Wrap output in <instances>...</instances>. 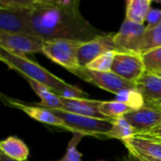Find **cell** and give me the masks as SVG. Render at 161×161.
<instances>
[{
	"label": "cell",
	"instance_id": "f546056e",
	"mask_svg": "<svg viewBox=\"0 0 161 161\" xmlns=\"http://www.w3.org/2000/svg\"><path fill=\"white\" fill-rule=\"evenodd\" d=\"M156 2H157V3H160L161 4V0H157Z\"/></svg>",
	"mask_w": 161,
	"mask_h": 161
},
{
	"label": "cell",
	"instance_id": "83f0119b",
	"mask_svg": "<svg viewBox=\"0 0 161 161\" xmlns=\"http://www.w3.org/2000/svg\"><path fill=\"white\" fill-rule=\"evenodd\" d=\"M122 161H141L140 159H138L135 156H133L132 154L128 153V156H126L125 158H124Z\"/></svg>",
	"mask_w": 161,
	"mask_h": 161
},
{
	"label": "cell",
	"instance_id": "484cf974",
	"mask_svg": "<svg viewBox=\"0 0 161 161\" xmlns=\"http://www.w3.org/2000/svg\"><path fill=\"white\" fill-rule=\"evenodd\" d=\"M132 154V153H130ZM133 156H135L138 159L141 161H161V158H153V157H148L145 155H142V154H132Z\"/></svg>",
	"mask_w": 161,
	"mask_h": 161
},
{
	"label": "cell",
	"instance_id": "30bf717a",
	"mask_svg": "<svg viewBox=\"0 0 161 161\" xmlns=\"http://www.w3.org/2000/svg\"><path fill=\"white\" fill-rule=\"evenodd\" d=\"M137 134H145L161 125V108L144 105L124 116Z\"/></svg>",
	"mask_w": 161,
	"mask_h": 161
},
{
	"label": "cell",
	"instance_id": "7402d4cb",
	"mask_svg": "<svg viewBox=\"0 0 161 161\" xmlns=\"http://www.w3.org/2000/svg\"><path fill=\"white\" fill-rule=\"evenodd\" d=\"M161 46V23L156 25L153 28L146 29L141 54H143L147 51L153 50L155 48L160 47Z\"/></svg>",
	"mask_w": 161,
	"mask_h": 161
},
{
	"label": "cell",
	"instance_id": "2e32d148",
	"mask_svg": "<svg viewBox=\"0 0 161 161\" xmlns=\"http://www.w3.org/2000/svg\"><path fill=\"white\" fill-rule=\"evenodd\" d=\"M0 153L16 161L27 160L29 149L26 144L14 136L8 137L0 142Z\"/></svg>",
	"mask_w": 161,
	"mask_h": 161
},
{
	"label": "cell",
	"instance_id": "8fae6325",
	"mask_svg": "<svg viewBox=\"0 0 161 161\" xmlns=\"http://www.w3.org/2000/svg\"><path fill=\"white\" fill-rule=\"evenodd\" d=\"M3 100L9 107L23 111L28 117H30L35 121L65 129V125L63 122L58 117H57L50 109L36 106L35 104H28L24 101L17 100L15 98H10V97H4Z\"/></svg>",
	"mask_w": 161,
	"mask_h": 161
},
{
	"label": "cell",
	"instance_id": "7c38bea8",
	"mask_svg": "<svg viewBox=\"0 0 161 161\" xmlns=\"http://www.w3.org/2000/svg\"><path fill=\"white\" fill-rule=\"evenodd\" d=\"M128 153L161 158V140L147 134H135L122 141Z\"/></svg>",
	"mask_w": 161,
	"mask_h": 161
},
{
	"label": "cell",
	"instance_id": "ba28073f",
	"mask_svg": "<svg viewBox=\"0 0 161 161\" xmlns=\"http://www.w3.org/2000/svg\"><path fill=\"white\" fill-rule=\"evenodd\" d=\"M114 33H104L92 41L83 42L78 49V61L80 67H86L99 56L108 52H119L114 40Z\"/></svg>",
	"mask_w": 161,
	"mask_h": 161
},
{
	"label": "cell",
	"instance_id": "3957f363",
	"mask_svg": "<svg viewBox=\"0 0 161 161\" xmlns=\"http://www.w3.org/2000/svg\"><path fill=\"white\" fill-rule=\"evenodd\" d=\"M65 125V130L80 133L84 136H92L105 139L112 127L114 119H96L81 116L64 111L62 109H50Z\"/></svg>",
	"mask_w": 161,
	"mask_h": 161
},
{
	"label": "cell",
	"instance_id": "5bb4252c",
	"mask_svg": "<svg viewBox=\"0 0 161 161\" xmlns=\"http://www.w3.org/2000/svg\"><path fill=\"white\" fill-rule=\"evenodd\" d=\"M60 101L62 104L61 109L64 111L91 118L108 119L99 111V106L102 101L92 99H71L63 97H60Z\"/></svg>",
	"mask_w": 161,
	"mask_h": 161
},
{
	"label": "cell",
	"instance_id": "4fadbf2b",
	"mask_svg": "<svg viewBox=\"0 0 161 161\" xmlns=\"http://www.w3.org/2000/svg\"><path fill=\"white\" fill-rule=\"evenodd\" d=\"M136 89L142 94L145 105L161 108V76L145 73L136 83Z\"/></svg>",
	"mask_w": 161,
	"mask_h": 161
},
{
	"label": "cell",
	"instance_id": "603a6c76",
	"mask_svg": "<svg viewBox=\"0 0 161 161\" xmlns=\"http://www.w3.org/2000/svg\"><path fill=\"white\" fill-rule=\"evenodd\" d=\"M115 53L116 52H108V53L99 56L98 58L91 61L86 66V68L92 71H96V72H101V73L111 72Z\"/></svg>",
	"mask_w": 161,
	"mask_h": 161
},
{
	"label": "cell",
	"instance_id": "52a82bcc",
	"mask_svg": "<svg viewBox=\"0 0 161 161\" xmlns=\"http://www.w3.org/2000/svg\"><path fill=\"white\" fill-rule=\"evenodd\" d=\"M145 31L146 26L144 25L125 19L119 31L114 33L113 40L120 51L141 54Z\"/></svg>",
	"mask_w": 161,
	"mask_h": 161
},
{
	"label": "cell",
	"instance_id": "8992f818",
	"mask_svg": "<svg viewBox=\"0 0 161 161\" xmlns=\"http://www.w3.org/2000/svg\"><path fill=\"white\" fill-rule=\"evenodd\" d=\"M111 72L136 85L145 74V66L142 54L123 51L116 52Z\"/></svg>",
	"mask_w": 161,
	"mask_h": 161
},
{
	"label": "cell",
	"instance_id": "44dd1931",
	"mask_svg": "<svg viewBox=\"0 0 161 161\" xmlns=\"http://www.w3.org/2000/svg\"><path fill=\"white\" fill-rule=\"evenodd\" d=\"M145 73L161 76V46L142 54Z\"/></svg>",
	"mask_w": 161,
	"mask_h": 161
},
{
	"label": "cell",
	"instance_id": "4316f807",
	"mask_svg": "<svg viewBox=\"0 0 161 161\" xmlns=\"http://www.w3.org/2000/svg\"><path fill=\"white\" fill-rule=\"evenodd\" d=\"M145 134L150 135V136H152V137H155V138H157V139L161 140V125H158V127L154 128L153 130H151V131L145 133Z\"/></svg>",
	"mask_w": 161,
	"mask_h": 161
},
{
	"label": "cell",
	"instance_id": "9a60e30c",
	"mask_svg": "<svg viewBox=\"0 0 161 161\" xmlns=\"http://www.w3.org/2000/svg\"><path fill=\"white\" fill-rule=\"evenodd\" d=\"M25 80L28 82L29 86L32 88L34 92L40 97L41 102L35 104L36 106L47 108V109H61L62 104L60 101V97L57 95L55 92H52L51 89L46 87L43 84L36 82L32 79L25 77Z\"/></svg>",
	"mask_w": 161,
	"mask_h": 161
},
{
	"label": "cell",
	"instance_id": "ac0fdd59",
	"mask_svg": "<svg viewBox=\"0 0 161 161\" xmlns=\"http://www.w3.org/2000/svg\"><path fill=\"white\" fill-rule=\"evenodd\" d=\"M137 134L134 127L128 123L125 117L117 118L113 120V125L109 132L105 136V139H117L124 141Z\"/></svg>",
	"mask_w": 161,
	"mask_h": 161
},
{
	"label": "cell",
	"instance_id": "4dcf8cb0",
	"mask_svg": "<svg viewBox=\"0 0 161 161\" xmlns=\"http://www.w3.org/2000/svg\"><path fill=\"white\" fill-rule=\"evenodd\" d=\"M100 161H106V160H100Z\"/></svg>",
	"mask_w": 161,
	"mask_h": 161
},
{
	"label": "cell",
	"instance_id": "5b68a950",
	"mask_svg": "<svg viewBox=\"0 0 161 161\" xmlns=\"http://www.w3.org/2000/svg\"><path fill=\"white\" fill-rule=\"evenodd\" d=\"M74 75H75L77 77L81 78L86 82L92 84L107 92H109L115 95L125 90L136 88L135 84L123 79L113 72L101 73L89 70L86 67H81Z\"/></svg>",
	"mask_w": 161,
	"mask_h": 161
},
{
	"label": "cell",
	"instance_id": "f1b7e54d",
	"mask_svg": "<svg viewBox=\"0 0 161 161\" xmlns=\"http://www.w3.org/2000/svg\"><path fill=\"white\" fill-rule=\"evenodd\" d=\"M0 161H16V160H13V159H11V158H8L7 156H5L3 153H0ZM25 161H27V160H25Z\"/></svg>",
	"mask_w": 161,
	"mask_h": 161
},
{
	"label": "cell",
	"instance_id": "9c48e42d",
	"mask_svg": "<svg viewBox=\"0 0 161 161\" xmlns=\"http://www.w3.org/2000/svg\"><path fill=\"white\" fill-rule=\"evenodd\" d=\"M43 44V41L31 35L0 33V48L14 54L42 53Z\"/></svg>",
	"mask_w": 161,
	"mask_h": 161
},
{
	"label": "cell",
	"instance_id": "6da1fadb",
	"mask_svg": "<svg viewBox=\"0 0 161 161\" xmlns=\"http://www.w3.org/2000/svg\"><path fill=\"white\" fill-rule=\"evenodd\" d=\"M79 4V0H34L27 14L32 35L43 42H86L104 34L84 18Z\"/></svg>",
	"mask_w": 161,
	"mask_h": 161
},
{
	"label": "cell",
	"instance_id": "e0dca14e",
	"mask_svg": "<svg viewBox=\"0 0 161 161\" xmlns=\"http://www.w3.org/2000/svg\"><path fill=\"white\" fill-rule=\"evenodd\" d=\"M151 0H127L125 7V19L144 25L147 15L152 8Z\"/></svg>",
	"mask_w": 161,
	"mask_h": 161
},
{
	"label": "cell",
	"instance_id": "ffe728a7",
	"mask_svg": "<svg viewBox=\"0 0 161 161\" xmlns=\"http://www.w3.org/2000/svg\"><path fill=\"white\" fill-rule=\"evenodd\" d=\"M115 100L128 105L133 110H137L145 105V101L142 94L136 88L121 92L116 95Z\"/></svg>",
	"mask_w": 161,
	"mask_h": 161
},
{
	"label": "cell",
	"instance_id": "cb8c5ba5",
	"mask_svg": "<svg viewBox=\"0 0 161 161\" xmlns=\"http://www.w3.org/2000/svg\"><path fill=\"white\" fill-rule=\"evenodd\" d=\"M84 137L80 133H73V137L68 142L65 155L60 159L55 161H82V155L79 153L77 147Z\"/></svg>",
	"mask_w": 161,
	"mask_h": 161
},
{
	"label": "cell",
	"instance_id": "d4e9b609",
	"mask_svg": "<svg viewBox=\"0 0 161 161\" xmlns=\"http://www.w3.org/2000/svg\"><path fill=\"white\" fill-rule=\"evenodd\" d=\"M146 29H150L158 25L161 23V9L158 8H151L146 18Z\"/></svg>",
	"mask_w": 161,
	"mask_h": 161
},
{
	"label": "cell",
	"instance_id": "277c9868",
	"mask_svg": "<svg viewBox=\"0 0 161 161\" xmlns=\"http://www.w3.org/2000/svg\"><path fill=\"white\" fill-rule=\"evenodd\" d=\"M82 43L65 39L44 42L42 54L53 62L75 74L81 68L78 61V49Z\"/></svg>",
	"mask_w": 161,
	"mask_h": 161
},
{
	"label": "cell",
	"instance_id": "7a4b0ae2",
	"mask_svg": "<svg viewBox=\"0 0 161 161\" xmlns=\"http://www.w3.org/2000/svg\"><path fill=\"white\" fill-rule=\"evenodd\" d=\"M0 59L9 69L16 71L24 78L26 77L45 85L57 95H59L62 91L71 85L25 55L14 54L0 48Z\"/></svg>",
	"mask_w": 161,
	"mask_h": 161
},
{
	"label": "cell",
	"instance_id": "d6986e66",
	"mask_svg": "<svg viewBox=\"0 0 161 161\" xmlns=\"http://www.w3.org/2000/svg\"><path fill=\"white\" fill-rule=\"evenodd\" d=\"M133 109L126 104L113 100V101H102L99 106V111L108 119H117L124 117L125 114L131 112Z\"/></svg>",
	"mask_w": 161,
	"mask_h": 161
}]
</instances>
